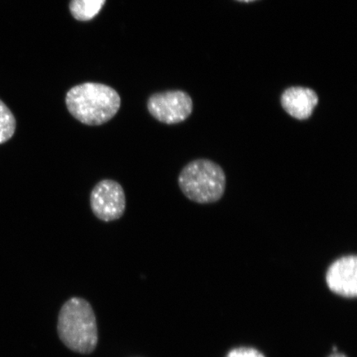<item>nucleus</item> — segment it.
<instances>
[{"instance_id": "f257e3e1", "label": "nucleus", "mask_w": 357, "mask_h": 357, "mask_svg": "<svg viewBox=\"0 0 357 357\" xmlns=\"http://www.w3.org/2000/svg\"><path fill=\"white\" fill-rule=\"evenodd\" d=\"M66 105L79 122L88 126H100L118 114L121 98L106 84L88 82L71 88L66 93Z\"/></svg>"}, {"instance_id": "f03ea898", "label": "nucleus", "mask_w": 357, "mask_h": 357, "mask_svg": "<svg viewBox=\"0 0 357 357\" xmlns=\"http://www.w3.org/2000/svg\"><path fill=\"white\" fill-rule=\"evenodd\" d=\"M57 331L69 349L82 354H91L97 346L98 328L91 305L83 298H70L61 307Z\"/></svg>"}, {"instance_id": "7ed1b4c3", "label": "nucleus", "mask_w": 357, "mask_h": 357, "mask_svg": "<svg viewBox=\"0 0 357 357\" xmlns=\"http://www.w3.org/2000/svg\"><path fill=\"white\" fill-rule=\"evenodd\" d=\"M182 193L200 204L215 203L225 195L226 175L220 165L208 159L192 160L178 177Z\"/></svg>"}, {"instance_id": "20e7f679", "label": "nucleus", "mask_w": 357, "mask_h": 357, "mask_svg": "<svg viewBox=\"0 0 357 357\" xmlns=\"http://www.w3.org/2000/svg\"><path fill=\"white\" fill-rule=\"evenodd\" d=\"M147 109L160 123L172 125L185 121L193 111V101L181 91L155 93L147 100Z\"/></svg>"}, {"instance_id": "39448f33", "label": "nucleus", "mask_w": 357, "mask_h": 357, "mask_svg": "<svg viewBox=\"0 0 357 357\" xmlns=\"http://www.w3.org/2000/svg\"><path fill=\"white\" fill-rule=\"evenodd\" d=\"M91 211L102 222L119 220L126 209V196L121 185L113 180H102L91 193Z\"/></svg>"}, {"instance_id": "423d86ee", "label": "nucleus", "mask_w": 357, "mask_h": 357, "mask_svg": "<svg viewBox=\"0 0 357 357\" xmlns=\"http://www.w3.org/2000/svg\"><path fill=\"white\" fill-rule=\"evenodd\" d=\"M326 281L328 287L339 296L356 298L357 296V257H342L329 266Z\"/></svg>"}, {"instance_id": "0eeeda50", "label": "nucleus", "mask_w": 357, "mask_h": 357, "mask_svg": "<svg viewBox=\"0 0 357 357\" xmlns=\"http://www.w3.org/2000/svg\"><path fill=\"white\" fill-rule=\"evenodd\" d=\"M319 101V96L314 91L301 86L285 89L280 98L284 110L298 120L310 119Z\"/></svg>"}, {"instance_id": "6e6552de", "label": "nucleus", "mask_w": 357, "mask_h": 357, "mask_svg": "<svg viewBox=\"0 0 357 357\" xmlns=\"http://www.w3.org/2000/svg\"><path fill=\"white\" fill-rule=\"evenodd\" d=\"M105 3L106 0H71L70 11L75 20L89 21L99 15Z\"/></svg>"}, {"instance_id": "1a4fd4ad", "label": "nucleus", "mask_w": 357, "mask_h": 357, "mask_svg": "<svg viewBox=\"0 0 357 357\" xmlns=\"http://www.w3.org/2000/svg\"><path fill=\"white\" fill-rule=\"evenodd\" d=\"M16 119L11 110L0 100V145L10 141L16 131Z\"/></svg>"}, {"instance_id": "9d476101", "label": "nucleus", "mask_w": 357, "mask_h": 357, "mask_svg": "<svg viewBox=\"0 0 357 357\" xmlns=\"http://www.w3.org/2000/svg\"><path fill=\"white\" fill-rule=\"evenodd\" d=\"M227 357H265L260 351L253 348L241 347L231 350Z\"/></svg>"}, {"instance_id": "9b49d317", "label": "nucleus", "mask_w": 357, "mask_h": 357, "mask_svg": "<svg viewBox=\"0 0 357 357\" xmlns=\"http://www.w3.org/2000/svg\"><path fill=\"white\" fill-rule=\"evenodd\" d=\"M329 357H347L346 356L340 354H335L332 356H330Z\"/></svg>"}, {"instance_id": "f8f14e48", "label": "nucleus", "mask_w": 357, "mask_h": 357, "mask_svg": "<svg viewBox=\"0 0 357 357\" xmlns=\"http://www.w3.org/2000/svg\"><path fill=\"white\" fill-rule=\"evenodd\" d=\"M236 1L244 2V3H251V2L256 1V0H236Z\"/></svg>"}]
</instances>
